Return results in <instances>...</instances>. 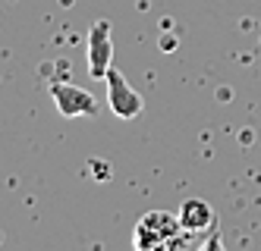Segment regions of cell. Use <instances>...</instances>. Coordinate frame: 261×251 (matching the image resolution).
Wrapping results in <instances>:
<instances>
[{
  "instance_id": "1",
  "label": "cell",
  "mask_w": 261,
  "mask_h": 251,
  "mask_svg": "<svg viewBox=\"0 0 261 251\" xmlns=\"http://www.w3.org/2000/svg\"><path fill=\"white\" fill-rule=\"evenodd\" d=\"M182 233V226H179V217L170 214V210H148V214L136 223V248L139 251H164V248H170V242Z\"/></svg>"
},
{
  "instance_id": "2",
  "label": "cell",
  "mask_w": 261,
  "mask_h": 251,
  "mask_svg": "<svg viewBox=\"0 0 261 251\" xmlns=\"http://www.w3.org/2000/svg\"><path fill=\"white\" fill-rule=\"evenodd\" d=\"M104 82H107V107H110L114 117H120V120H136V117H142V110H145L142 94L126 82V75L120 69L110 66L107 75H104Z\"/></svg>"
},
{
  "instance_id": "3",
  "label": "cell",
  "mask_w": 261,
  "mask_h": 251,
  "mask_svg": "<svg viewBox=\"0 0 261 251\" xmlns=\"http://www.w3.org/2000/svg\"><path fill=\"white\" fill-rule=\"evenodd\" d=\"M50 101L60 110V117H66V120H72V117H95L98 113L95 94L79 88V85H69V82H50Z\"/></svg>"
},
{
  "instance_id": "4",
  "label": "cell",
  "mask_w": 261,
  "mask_h": 251,
  "mask_svg": "<svg viewBox=\"0 0 261 251\" xmlns=\"http://www.w3.org/2000/svg\"><path fill=\"white\" fill-rule=\"evenodd\" d=\"M110 53H114V44H110V22L98 19V22L88 29V69H91V79H104L107 75Z\"/></svg>"
},
{
  "instance_id": "5",
  "label": "cell",
  "mask_w": 261,
  "mask_h": 251,
  "mask_svg": "<svg viewBox=\"0 0 261 251\" xmlns=\"http://www.w3.org/2000/svg\"><path fill=\"white\" fill-rule=\"evenodd\" d=\"M179 226H182V233H211V229H217V214H214V207L208 201H201V198H189V201H182L179 204Z\"/></svg>"
}]
</instances>
